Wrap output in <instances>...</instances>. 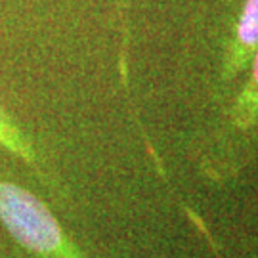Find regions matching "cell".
I'll list each match as a JSON object with an SVG mask.
<instances>
[{"instance_id":"6da1fadb","label":"cell","mask_w":258,"mask_h":258,"mask_svg":"<svg viewBox=\"0 0 258 258\" xmlns=\"http://www.w3.org/2000/svg\"><path fill=\"white\" fill-rule=\"evenodd\" d=\"M0 220L18 243L35 252L61 247V230L52 212L19 185L0 184Z\"/></svg>"},{"instance_id":"7a4b0ae2","label":"cell","mask_w":258,"mask_h":258,"mask_svg":"<svg viewBox=\"0 0 258 258\" xmlns=\"http://www.w3.org/2000/svg\"><path fill=\"white\" fill-rule=\"evenodd\" d=\"M258 138V52L254 54L245 75L241 77L237 92L224 113L218 126L216 149L218 155L233 161L245 153Z\"/></svg>"},{"instance_id":"3957f363","label":"cell","mask_w":258,"mask_h":258,"mask_svg":"<svg viewBox=\"0 0 258 258\" xmlns=\"http://www.w3.org/2000/svg\"><path fill=\"white\" fill-rule=\"evenodd\" d=\"M220 50L218 84L230 88L239 83L258 52V0H239Z\"/></svg>"},{"instance_id":"277c9868","label":"cell","mask_w":258,"mask_h":258,"mask_svg":"<svg viewBox=\"0 0 258 258\" xmlns=\"http://www.w3.org/2000/svg\"><path fill=\"white\" fill-rule=\"evenodd\" d=\"M0 142H2L6 148L12 149V151L19 153V155H27V153H25V148H23V144H21V140H19V136H18V132L14 128H10L8 124L4 122L2 113H0Z\"/></svg>"}]
</instances>
